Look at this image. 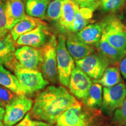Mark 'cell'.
Segmentation results:
<instances>
[{"mask_svg":"<svg viewBox=\"0 0 126 126\" xmlns=\"http://www.w3.org/2000/svg\"><path fill=\"white\" fill-rule=\"evenodd\" d=\"M0 37H2V36H1V32H0Z\"/></svg>","mask_w":126,"mask_h":126,"instance_id":"obj_37","label":"cell"},{"mask_svg":"<svg viewBox=\"0 0 126 126\" xmlns=\"http://www.w3.org/2000/svg\"><path fill=\"white\" fill-rule=\"evenodd\" d=\"M45 23L39 19L26 15L24 19L17 23L10 30V34L13 40L16 42L20 36L32 31L39 25Z\"/></svg>","mask_w":126,"mask_h":126,"instance_id":"obj_18","label":"cell"},{"mask_svg":"<svg viewBox=\"0 0 126 126\" xmlns=\"http://www.w3.org/2000/svg\"><path fill=\"white\" fill-rule=\"evenodd\" d=\"M66 38L59 36L57 44V64L60 83L63 86L68 87L71 74L75 68L74 60L66 47Z\"/></svg>","mask_w":126,"mask_h":126,"instance_id":"obj_4","label":"cell"},{"mask_svg":"<svg viewBox=\"0 0 126 126\" xmlns=\"http://www.w3.org/2000/svg\"><path fill=\"white\" fill-rule=\"evenodd\" d=\"M0 85L12 91L17 95H25L18 78L9 71L0 65Z\"/></svg>","mask_w":126,"mask_h":126,"instance_id":"obj_20","label":"cell"},{"mask_svg":"<svg viewBox=\"0 0 126 126\" xmlns=\"http://www.w3.org/2000/svg\"><path fill=\"white\" fill-rule=\"evenodd\" d=\"M0 106L2 107V108H4V107L5 106V104L3 103L1 100H0Z\"/></svg>","mask_w":126,"mask_h":126,"instance_id":"obj_34","label":"cell"},{"mask_svg":"<svg viewBox=\"0 0 126 126\" xmlns=\"http://www.w3.org/2000/svg\"><path fill=\"white\" fill-rule=\"evenodd\" d=\"M90 77L85 74L81 69L75 67L71 74L68 87L70 93L82 101L85 98L88 91L92 84Z\"/></svg>","mask_w":126,"mask_h":126,"instance_id":"obj_10","label":"cell"},{"mask_svg":"<svg viewBox=\"0 0 126 126\" xmlns=\"http://www.w3.org/2000/svg\"><path fill=\"white\" fill-rule=\"evenodd\" d=\"M18 96L8 89L0 85V100L5 105L13 101Z\"/></svg>","mask_w":126,"mask_h":126,"instance_id":"obj_28","label":"cell"},{"mask_svg":"<svg viewBox=\"0 0 126 126\" xmlns=\"http://www.w3.org/2000/svg\"><path fill=\"white\" fill-rule=\"evenodd\" d=\"M33 101L26 95H18L5 105L4 121L5 126H13L20 122L32 109Z\"/></svg>","mask_w":126,"mask_h":126,"instance_id":"obj_7","label":"cell"},{"mask_svg":"<svg viewBox=\"0 0 126 126\" xmlns=\"http://www.w3.org/2000/svg\"><path fill=\"white\" fill-rule=\"evenodd\" d=\"M113 121L120 126H126V98L122 106L115 110Z\"/></svg>","mask_w":126,"mask_h":126,"instance_id":"obj_27","label":"cell"},{"mask_svg":"<svg viewBox=\"0 0 126 126\" xmlns=\"http://www.w3.org/2000/svg\"><path fill=\"white\" fill-rule=\"evenodd\" d=\"M97 0H93V1H94H94H97Z\"/></svg>","mask_w":126,"mask_h":126,"instance_id":"obj_38","label":"cell"},{"mask_svg":"<svg viewBox=\"0 0 126 126\" xmlns=\"http://www.w3.org/2000/svg\"><path fill=\"white\" fill-rule=\"evenodd\" d=\"M79 103L64 86H48L36 95L31 110L34 119L51 124L72 105Z\"/></svg>","mask_w":126,"mask_h":126,"instance_id":"obj_1","label":"cell"},{"mask_svg":"<svg viewBox=\"0 0 126 126\" xmlns=\"http://www.w3.org/2000/svg\"><path fill=\"white\" fill-rule=\"evenodd\" d=\"M102 85L97 83H92L83 103L92 109L100 108L102 103Z\"/></svg>","mask_w":126,"mask_h":126,"instance_id":"obj_23","label":"cell"},{"mask_svg":"<svg viewBox=\"0 0 126 126\" xmlns=\"http://www.w3.org/2000/svg\"><path fill=\"white\" fill-rule=\"evenodd\" d=\"M0 126H4V124H3L1 122V121H0Z\"/></svg>","mask_w":126,"mask_h":126,"instance_id":"obj_35","label":"cell"},{"mask_svg":"<svg viewBox=\"0 0 126 126\" xmlns=\"http://www.w3.org/2000/svg\"><path fill=\"white\" fill-rule=\"evenodd\" d=\"M103 28L99 23L89 24L77 33L79 40L88 45H95L101 38Z\"/></svg>","mask_w":126,"mask_h":126,"instance_id":"obj_17","label":"cell"},{"mask_svg":"<svg viewBox=\"0 0 126 126\" xmlns=\"http://www.w3.org/2000/svg\"><path fill=\"white\" fill-rule=\"evenodd\" d=\"M122 81L120 71L118 68L115 67H108L105 70L103 75L99 79L93 80L94 83H97L104 87H111L120 83Z\"/></svg>","mask_w":126,"mask_h":126,"instance_id":"obj_24","label":"cell"},{"mask_svg":"<svg viewBox=\"0 0 126 126\" xmlns=\"http://www.w3.org/2000/svg\"><path fill=\"white\" fill-rule=\"evenodd\" d=\"M49 2L45 0H27L25 11L28 16L32 18L44 19L46 16V11Z\"/></svg>","mask_w":126,"mask_h":126,"instance_id":"obj_22","label":"cell"},{"mask_svg":"<svg viewBox=\"0 0 126 126\" xmlns=\"http://www.w3.org/2000/svg\"><path fill=\"white\" fill-rule=\"evenodd\" d=\"M120 71L124 78L126 79V55L119 64Z\"/></svg>","mask_w":126,"mask_h":126,"instance_id":"obj_31","label":"cell"},{"mask_svg":"<svg viewBox=\"0 0 126 126\" xmlns=\"http://www.w3.org/2000/svg\"><path fill=\"white\" fill-rule=\"evenodd\" d=\"M50 33L47 31L46 23L39 25L32 31L20 36L15 42L16 46H27L41 48L46 44Z\"/></svg>","mask_w":126,"mask_h":126,"instance_id":"obj_11","label":"cell"},{"mask_svg":"<svg viewBox=\"0 0 126 126\" xmlns=\"http://www.w3.org/2000/svg\"><path fill=\"white\" fill-rule=\"evenodd\" d=\"M126 0H101L100 4L105 11H114L120 8Z\"/></svg>","mask_w":126,"mask_h":126,"instance_id":"obj_26","label":"cell"},{"mask_svg":"<svg viewBox=\"0 0 126 126\" xmlns=\"http://www.w3.org/2000/svg\"><path fill=\"white\" fill-rule=\"evenodd\" d=\"M88 116L79 103L70 107L58 118L57 123L62 126H88Z\"/></svg>","mask_w":126,"mask_h":126,"instance_id":"obj_12","label":"cell"},{"mask_svg":"<svg viewBox=\"0 0 126 126\" xmlns=\"http://www.w3.org/2000/svg\"><path fill=\"white\" fill-rule=\"evenodd\" d=\"M64 0H53L48 4L46 17L53 21H58L61 15Z\"/></svg>","mask_w":126,"mask_h":126,"instance_id":"obj_25","label":"cell"},{"mask_svg":"<svg viewBox=\"0 0 126 126\" xmlns=\"http://www.w3.org/2000/svg\"><path fill=\"white\" fill-rule=\"evenodd\" d=\"M41 63V48L24 46L16 50L14 59L5 66L12 71L18 68L40 71Z\"/></svg>","mask_w":126,"mask_h":126,"instance_id":"obj_2","label":"cell"},{"mask_svg":"<svg viewBox=\"0 0 126 126\" xmlns=\"http://www.w3.org/2000/svg\"><path fill=\"white\" fill-rule=\"evenodd\" d=\"M65 43L69 53L75 61L82 59L94 51V48L91 46L79 40L75 34H68Z\"/></svg>","mask_w":126,"mask_h":126,"instance_id":"obj_15","label":"cell"},{"mask_svg":"<svg viewBox=\"0 0 126 126\" xmlns=\"http://www.w3.org/2000/svg\"><path fill=\"white\" fill-rule=\"evenodd\" d=\"M75 65L93 80H97L101 78L109 64L100 54L93 53L75 61Z\"/></svg>","mask_w":126,"mask_h":126,"instance_id":"obj_9","label":"cell"},{"mask_svg":"<svg viewBox=\"0 0 126 126\" xmlns=\"http://www.w3.org/2000/svg\"><path fill=\"white\" fill-rule=\"evenodd\" d=\"M78 5L72 0H64L61 15L58 20L61 28L70 31Z\"/></svg>","mask_w":126,"mask_h":126,"instance_id":"obj_19","label":"cell"},{"mask_svg":"<svg viewBox=\"0 0 126 126\" xmlns=\"http://www.w3.org/2000/svg\"><path fill=\"white\" fill-rule=\"evenodd\" d=\"M100 110L106 116H110L119 108L126 98V86L123 82L111 87H104Z\"/></svg>","mask_w":126,"mask_h":126,"instance_id":"obj_8","label":"cell"},{"mask_svg":"<svg viewBox=\"0 0 126 126\" xmlns=\"http://www.w3.org/2000/svg\"><path fill=\"white\" fill-rule=\"evenodd\" d=\"M57 44L56 38L53 36L50 37L48 42L41 48V72L46 79L53 83H56L59 81L57 64Z\"/></svg>","mask_w":126,"mask_h":126,"instance_id":"obj_3","label":"cell"},{"mask_svg":"<svg viewBox=\"0 0 126 126\" xmlns=\"http://www.w3.org/2000/svg\"><path fill=\"white\" fill-rule=\"evenodd\" d=\"M97 5L98 3L95 1L88 6L80 7L78 5L70 32H78L89 25L93 18L94 9Z\"/></svg>","mask_w":126,"mask_h":126,"instance_id":"obj_16","label":"cell"},{"mask_svg":"<svg viewBox=\"0 0 126 126\" xmlns=\"http://www.w3.org/2000/svg\"><path fill=\"white\" fill-rule=\"evenodd\" d=\"M59 126V125H58V126Z\"/></svg>","mask_w":126,"mask_h":126,"instance_id":"obj_39","label":"cell"},{"mask_svg":"<svg viewBox=\"0 0 126 126\" xmlns=\"http://www.w3.org/2000/svg\"><path fill=\"white\" fill-rule=\"evenodd\" d=\"M5 112V110L4 108L0 106V121L1 122L4 120Z\"/></svg>","mask_w":126,"mask_h":126,"instance_id":"obj_33","label":"cell"},{"mask_svg":"<svg viewBox=\"0 0 126 126\" xmlns=\"http://www.w3.org/2000/svg\"><path fill=\"white\" fill-rule=\"evenodd\" d=\"M95 46L99 54L109 63V65L111 64L116 65L119 64L126 55L125 52L118 50L110 45L103 34Z\"/></svg>","mask_w":126,"mask_h":126,"instance_id":"obj_14","label":"cell"},{"mask_svg":"<svg viewBox=\"0 0 126 126\" xmlns=\"http://www.w3.org/2000/svg\"><path fill=\"white\" fill-rule=\"evenodd\" d=\"M24 3L22 0H7L5 3L7 29L10 31L26 16Z\"/></svg>","mask_w":126,"mask_h":126,"instance_id":"obj_13","label":"cell"},{"mask_svg":"<svg viewBox=\"0 0 126 126\" xmlns=\"http://www.w3.org/2000/svg\"><path fill=\"white\" fill-rule=\"evenodd\" d=\"M15 126H51V125L46 122L32 120L31 117V114L28 113L24 119Z\"/></svg>","mask_w":126,"mask_h":126,"instance_id":"obj_30","label":"cell"},{"mask_svg":"<svg viewBox=\"0 0 126 126\" xmlns=\"http://www.w3.org/2000/svg\"><path fill=\"white\" fill-rule=\"evenodd\" d=\"M7 29V18L5 12V3L0 2V32L2 37L5 36L8 33Z\"/></svg>","mask_w":126,"mask_h":126,"instance_id":"obj_29","label":"cell"},{"mask_svg":"<svg viewBox=\"0 0 126 126\" xmlns=\"http://www.w3.org/2000/svg\"><path fill=\"white\" fill-rule=\"evenodd\" d=\"M15 47V42L10 33L0 37V65H6L14 59Z\"/></svg>","mask_w":126,"mask_h":126,"instance_id":"obj_21","label":"cell"},{"mask_svg":"<svg viewBox=\"0 0 126 126\" xmlns=\"http://www.w3.org/2000/svg\"><path fill=\"white\" fill-rule=\"evenodd\" d=\"M14 73L22 87L26 96H32L43 90L49 84L40 71L30 70L18 68Z\"/></svg>","mask_w":126,"mask_h":126,"instance_id":"obj_5","label":"cell"},{"mask_svg":"<svg viewBox=\"0 0 126 126\" xmlns=\"http://www.w3.org/2000/svg\"><path fill=\"white\" fill-rule=\"evenodd\" d=\"M102 34L109 43L126 53V25L117 18L111 17L102 23Z\"/></svg>","mask_w":126,"mask_h":126,"instance_id":"obj_6","label":"cell"},{"mask_svg":"<svg viewBox=\"0 0 126 126\" xmlns=\"http://www.w3.org/2000/svg\"><path fill=\"white\" fill-rule=\"evenodd\" d=\"M74 1L77 4H78L80 7H84V6H88L89 5L94 2L93 0H72ZM95 2V1H94Z\"/></svg>","mask_w":126,"mask_h":126,"instance_id":"obj_32","label":"cell"},{"mask_svg":"<svg viewBox=\"0 0 126 126\" xmlns=\"http://www.w3.org/2000/svg\"><path fill=\"white\" fill-rule=\"evenodd\" d=\"M45 1H48V2H49V1H53V0H45Z\"/></svg>","mask_w":126,"mask_h":126,"instance_id":"obj_36","label":"cell"}]
</instances>
